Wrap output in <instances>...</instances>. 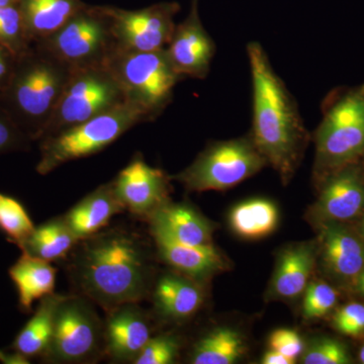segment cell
Wrapping results in <instances>:
<instances>
[{"label":"cell","instance_id":"cell-1","mask_svg":"<svg viewBox=\"0 0 364 364\" xmlns=\"http://www.w3.org/2000/svg\"><path fill=\"white\" fill-rule=\"evenodd\" d=\"M69 273L81 296L105 310L139 303L150 293L152 268L142 239L134 232L111 229L79 240Z\"/></svg>","mask_w":364,"mask_h":364},{"label":"cell","instance_id":"cell-2","mask_svg":"<svg viewBox=\"0 0 364 364\" xmlns=\"http://www.w3.org/2000/svg\"><path fill=\"white\" fill-rule=\"evenodd\" d=\"M246 51L253 90L251 138L267 164L287 184L301 164L309 133L296 100L273 69L262 45L248 43Z\"/></svg>","mask_w":364,"mask_h":364},{"label":"cell","instance_id":"cell-3","mask_svg":"<svg viewBox=\"0 0 364 364\" xmlns=\"http://www.w3.org/2000/svg\"><path fill=\"white\" fill-rule=\"evenodd\" d=\"M72 68L41 48L16 58L0 107L32 142L39 141L58 105Z\"/></svg>","mask_w":364,"mask_h":364},{"label":"cell","instance_id":"cell-4","mask_svg":"<svg viewBox=\"0 0 364 364\" xmlns=\"http://www.w3.org/2000/svg\"><path fill=\"white\" fill-rule=\"evenodd\" d=\"M142 123H148L145 114L126 102L55 135L46 136L39 141L40 160L36 171L40 176H48L66 163L97 154Z\"/></svg>","mask_w":364,"mask_h":364},{"label":"cell","instance_id":"cell-5","mask_svg":"<svg viewBox=\"0 0 364 364\" xmlns=\"http://www.w3.org/2000/svg\"><path fill=\"white\" fill-rule=\"evenodd\" d=\"M315 146L318 181L364 156V86L345 91L326 107Z\"/></svg>","mask_w":364,"mask_h":364},{"label":"cell","instance_id":"cell-6","mask_svg":"<svg viewBox=\"0 0 364 364\" xmlns=\"http://www.w3.org/2000/svg\"><path fill=\"white\" fill-rule=\"evenodd\" d=\"M121 85L127 102L154 121L172 102L174 88L183 80L170 63L166 50L116 53L107 64Z\"/></svg>","mask_w":364,"mask_h":364},{"label":"cell","instance_id":"cell-7","mask_svg":"<svg viewBox=\"0 0 364 364\" xmlns=\"http://www.w3.org/2000/svg\"><path fill=\"white\" fill-rule=\"evenodd\" d=\"M267 161L251 135L210 144L195 161L172 177L189 191H226L255 176Z\"/></svg>","mask_w":364,"mask_h":364},{"label":"cell","instance_id":"cell-8","mask_svg":"<svg viewBox=\"0 0 364 364\" xmlns=\"http://www.w3.org/2000/svg\"><path fill=\"white\" fill-rule=\"evenodd\" d=\"M105 322L92 301L83 296H64L55 315L46 363H97L105 354Z\"/></svg>","mask_w":364,"mask_h":364},{"label":"cell","instance_id":"cell-9","mask_svg":"<svg viewBox=\"0 0 364 364\" xmlns=\"http://www.w3.org/2000/svg\"><path fill=\"white\" fill-rule=\"evenodd\" d=\"M126 102L124 91L109 67L72 69L68 82L40 140Z\"/></svg>","mask_w":364,"mask_h":364},{"label":"cell","instance_id":"cell-10","mask_svg":"<svg viewBox=\"0 0 364 364\" xmlns=\"http://www.w3.org/2000/svg\"><path fill=\"white\" fill-rule=\"evenodd\" d=\"M33 46L72 69L107 66L117 52L111 23L102 6L90 4L56 33Z\"/></svg>","mask_w":364,"mask_h":364},{"label":"cell","instance_id":"cell-11","mask_svg":"<svg viewBox=\"0 0 364 364\" xmlns=\"http://www.w3.org/2000/svg\"><path fill=\"white\" fill-rule=\"evenodd\" d=\"M109 18L116 53L154 52L166 49L176 28L181 4L164 1L135 11L102 6Z\"/></svg>","mask_w":364,"mask_h":364},{"label":"cell","instance_id":"cell-12","mask_svg":"<svg viewBox=\"0 0 364 364\" xmlns=\"http://www.w3.org/2000/svg\"><path fill=\"white\" fill-rule=\"evenodd\" d=\"M165 50L170 63L182 79L208 77L215 44L200 18V0H191L188 16L176 26Z\"/></svg>","mask_w":364,"mask_h":364},{"label":"cell","instance_id":"cell-13","mask_svg":"<svg viewBox=\"0 0 364 364\" xmlns=\"http://www.w3.org/2000/svg\"><path fill=\"white\" fill-rule=\"evenodd\" d=\"M169 176L150 166L140 153L112 181L119 202L136 218L151 215L168 202Z\"/></svg>","mask_w":364,"mask_h":364},{"label":"cell","instance_id":"cell-14","mask_svg":"<svg viewBox=\"0 0 364 364\" xmlns=\"http://www.w3.org/2000/svg\"><path fill=\"white\" fill-rule=\"evenodd\" d=\"M364 210V177L355 165L337 170L323 181L312 218L318 225L341 223Z\"/></svg>","mask_w":364,"mask_h":364},{"label":"cell","instance_id":"cell-15","mask_svg":"<svg viewBox=\"0 0 364 364\" xmlns=\"http://www.w3.org/2000/svg\"><path fill=\"white\" fill-rule=\"evenodd\" d=\"M136 304L109 311L105 323V354L112 363H133L151 338L149 318Z\"/></svg>","mask_w":364,"mask_h":364},{"label":"cell","instance_id":"cell-16","mask_svg":"<svg viewBox=\"0 0 364 364\" xmlns=\"http://www.w3.org/2000/svg\"><path fill=\"white\" fill-rule=\"evenodd\" d=\"M320 253L326 272L342 282L364 272V241L340 223L320 225Z\"/></svg>","mask_w":364,"mask_h":364},{"label":"cell","instance_id":"cell-17","mask_svg":"<svg viewBox=\"0 0 364 364\" xmlns=\"http://www.w3.org/2000/svg\"><path fill=\"white\" fill-rule=\"evenodd\" d=\"M158 254L176 272L196 280H203L226 268V261L213 244L189 245L158 230H151Z\"/></svg>","mask_w":364,"mask_h":364},{"label":"cell","instance_id":"cell-18","mask_svg":"<svg viewBox=\"0 0 364 364\" xmlns=\"http://www.w3.org/2000/svg\"><path fill=\"white\" fill-rule=\"evenodd\" d=\"M317 244L304 242L282 250L268 296L273 299H294L305 293L310 284L317 258Z\"/></svg>","mask_w":364,"mask_h":364},{"label":"cell","instance_id":"cell-19","mask_svg":"<svg viewBox=\"0 0 364 364\" xmlns=\"http://www.w3.org/2000/svg\"><path fill=\"white\" fill-rule=\"evenodd\" d=\"M126 210L117 198L112 181L98 186L63 215L78 240L102 231L114 215Z\"/></svg>","mask_w":364,"mask_h":364},{"label":"cell","instance_id":"cell-20","mask_svg":"<svg viewBox=\"0 0 364 364\" xmlns=\"http://www.w3.org/2000/svg\"><path fill=\"white\" fill-rule=\"evenodd\" d=\"M153 301L160 316L179 322L198 313L205 301V294L198 280L181 273H168L158 279Z\"/></svg>","mask_w":364,"mask_h":364},{"label":"cell","instance_id":"cell-21","mask_svg":"<svg viewBox=\"0 0 364 364\" xmlns=\"http://www.w3.org/2000/svg\"><path fill=\"white\" fill-rule=\"evenodd\" d=\"M148 221L151 230L161 231L181 243L212 244V224L186 203H172L168 200L157 208Z\"/></svg>","mask_w":364,"mask_h":364},{"label":"cell","instance_id":"cell-22","mask_svg":"<svg viewBox=\"0 0 364 364\" xmlns=\"http://www.w3.org/2000/svg\"><path fill=\"white\" fill-rule=\"evenodd\" d=\"M9 274L18 291V306L23 313H32L36 301L54 293L57 270L50 261L21 252Z\"/></svg>","mask_w":364,"mask_h":364},{"label":"cell","instance_id":"cell-23","mask_svg":"<svg viewBox=\"0 0 364 364\" xmlns=\"http://www.w3.org/2000/svg\"><path fill=\"white\" fill-rule=\"evenodd\" d=\"M18 6L33 45L59 31L87 4L82 0H20Z\"/></svg>","mask_w":364,"mask_h":364},{"label":"cell","instance_id":"cell-24","mask_svg":"<svg viewBox=\"0 0 364 364\" xmlns=\"http://www.w3.org/2000/svg\"><path fill=\"white\" fill-rule=\"evenodd\" d=\"M63 298L62 294L53 293L41 299L32 318L21 328L9 347L30 359L42 358L51 341L55 315Z\"/></svg>","mask_w":364,"mask_h":364},{"label":"cell","instance_id":"cell-25","mask_svg":"<svg viewBox=\"0 0 364 364\" xmlns=\"http://www.w3.org/2000/svg\"><path fill=\"white\" fill-rule=\"evenodd\" d=\"M78 241L64 218L59 217L35 227L21 251L52 262L68 255Z\"/></svg>","mask_w":364,"mask_h":364},{"label":"cell","instance_id":"cell-26","mask_svg":"<svg viewBox=\"0 0 364 364\" xmlns=\"http://www.w3.org/2000/svg\"><path fill=\"white\" fill-rule=\"evenodd\" d=\"M279 223V210L274 203L254 198L236 205L230 214V225L242 238L255 240L274 231Z\"/></svg>","mask_w":364,"mask_h":364},{"label":"cell","instance_id":"cell-27","mask_svg":"<svg viewBox=\"0 0 364 364\" xmlns=\"http://www.w3.org/2000/svg\"><path fill=\"white\" fill-rule=\"evenodd\" d=\"M245 352L240 333L229 327L215 328L202 337L191 351L193 364H232Z\"/></svg>","mask_w":364,"mask_h":364},{"label":"cell","instance_id":"cell-28","mask_svg":"<svg viewBox=\"0 0 364 364\" xmlns=\"http://www.w3.org/2000/svg\"><path fill=\"white\" fill-rule=\"evenodd\" d=\"M35 227L25 205L18 198L0 191V232L6 240L21 250Z\"/></svg>","mask_w":364,"mask_h":364},{"label":"cell","instance_id":"cell-29","mask_svg":"<svg viewBox=\"0 0 364 364\" xmlns=\"http://www.w3.org/2000/svg\"><path fill=\"white\" fill-rule=\"evenodd\" d=\"M0 44L13 53L16 58L33 48L18 4L0 9Z\"/></svg>","mask_w":364,"mask_h":364},{"label":"cell","instance_id":"cell-30","mask_svg":"<svg viewBox=\"0 0 364 364\" xmlns=\"http://www.w3.org/2000/svg\"><path fill=\"white\" fill-rule=\"evenodd\" d=\"M304 299V316L306 320L322 318L336 305L338 293L334 287L322 282L309 284Z\"/></svg>","mask_w":364,"mask_h":364},{"label":"cell","instance_id":"cell-31","mask_svg":"<svg viewBox=\"0 0 364 364\" xmlns=\"http://www.w3.org/2000/svg\"><path fill=\"white\" fill-rule=\"evenodd\" d=\"M351 360L343 343L331 338L315 340L301 354V363L305 364H348Z\"/></svg>","mask_w":364,"mask_h":364},{"label":"cell","instance_id":"cell-32","mask_svg":"<svg viewBox=\"0 0 364 364\" xmlns=\"http://www.w3.org/2000/svg\"><path fill=\"white\" fill-rule=\"evenodd\" d=\"M179 352V343L171 335L151 337L147 344L138 354L134 364H170L176 361Z\"/></svg>","mask_w":364,"mask_h":364},{"label":"cell","instance_id":"cell-33","mask_svg":"<svg viewBox=\"0 0 364 364\" xmlns=\"http://www.w3.org/2000/svg\"><path fill=\"white\" fill-rule=\"evenodd\" d=\"M32 143L0 107V155L25 152L30 150Z\"/></svg>","mask_w":364,"mask_h":364},{"label":"cell","instance_id":"cell-34","mask_svg":"<svg viewBox=\"0 0 364 364\" xmlns=\"http://www.w3.org/2000/svg\"><path fill=\"white\" fill-rule=\"evenodd\" d=\"M334 325L342 334L358 336L364 332V305L352 303L344 306L335 315Z\"/></svg>","mask_w":364,"mask_h":364},{"label":"cell","instance_id":"cell-35","mask_svg":"<svg viewBox=\"0 0 364 364\" xmlns=\"http://www.w3.org/2000/svg\"><path fill=\"white\" fill-rule=\"evenodd\" d=\"M269 345L273 350L280 352L287 358L296 360L305 349L303 339L298 333L291 329H279L270 335Z\"/></svg>","mask_w":364,"mask_h":364},{"label":"cell","instance_id":"cell-36","mask_svg":"<svg viewBox=\"0 0 364 364\" xmlns=\"http://www.w3.org/2000/svg\"><path fill=\"white\" fill-rule=\"evenodd\" d=\"M16 64V57L13 53L0 44V93L2 92L13 75Z\"/></svg>","mask_w":364,"mask_h":364},{"label":"cell","instance_id":"cell-37","mask_svg":"<svg viewBox=\"0 0 364 364\" xmlns=\"http://www.w3.org/2000/svg\"><path fill=\"white\" fill-rule=\"evenodd\" d=\"M0 363L28 364L31 363V359L9 347V348L0 349Z\"/></svg>","mask_w":364,"mask_h":364},{"label":"cell","instance_id":"cell-38","mask_svg":"<svg viewBox=\"0 0 364 364\" xmlns=\"http://www.w3.org/2000/svg\"><path fill=\"white\" fill-rule=\"evenodd\" d=\"M262 363L264 364H293L294 360L287 358L277 350H270L263 356Z\"/></svg>","mask_w":364,"mask_h":364},{"label":"cell","instance_id":"cell-39","mask_svg":"<svg viewBox=\"0 0 364 364\" xmlns=\"http://www.w3.org/2000/svg\"><path fill=\"white\" fill-rule=\"evenodd\" d=\"M356 286H358V291L360 294L364 296V272L359 275L358 282H356Z\"/></svg>","mask_w":364,"mask_h":364},{"label":"cell","instance_id":"cell-40","mask_svg":"<svg viewBox=\"0 0 364 364\" xmlns=\"http://www.w3.org/2000/svg\"><path fill=\"white\" fill-rule=\"evenodd\" d=\"M18 2H20V0H0V9L11 6V4H18Z\"/></svg>","mask_w":364,"mask_h":364},{"label":"cell","instance_id":"cell-41","mask_svg":"<svg viewBox=\"0 0 364 364\" xmlns=\"http://www.w3.org/2000/svg\"><path fill=\"white\" fill-rule=\"evenodd\" d=\"M359 356H360L361 363H364V346L363 348H361L360 354H359Z\"/></svg>","mask_w":364,"mask_h":364},{"label":"cell","instance_id":"cell-42","mask_svg":"<svg viewBox=\"0 0 364 364\" xmlns=\"http://www.w3.org/2000/svg\"><path fill=\"white\" fill-rule=\"evenodd\" d=\"M361 233H363V235L364 236V219L363 221V224H361Z\"/></svg>","mask_w":364,"mask_h":364}]
</instances>
